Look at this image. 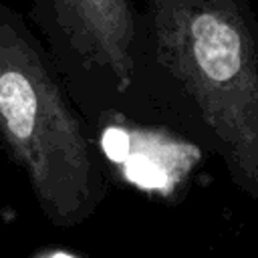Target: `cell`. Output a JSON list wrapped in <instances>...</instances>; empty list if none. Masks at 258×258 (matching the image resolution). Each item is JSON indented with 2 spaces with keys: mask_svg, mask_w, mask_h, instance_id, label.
Returning <instances> with one entry per match:
<instances>
[{
  "mask_svg": "<svg viewBox=\"0 0 258 258\" xmlns=\"http://www.w3.org/2000/svg\"><path fill=\"white\" fill-rule=\"evenodd\" d=\"M36 258H75L67 252H50V254H42V256H36Z\"/></svg>",
  "mask_w": 258,
  "mask_h": 258,
  "instance_id": "cell-4",
  "label": "cell"
},
{
  "mask_svg": "<svg viewBox=\"0 0 258 258\" xmlns=\"http://www.w3.org/2000/svg\"><path fill=\"white\" fill-rule=\"evenodd\" d=\"M26 20L95 133L113 121L145 123L135 0H30Z\"/></svg>",
  "mask_w": 258,
  "mask_h": 258,
  "instance_id": "cell-3",
  "label": "cell"
},
{
  "mask_svg": "<svg viewBox=\"0 0 258 258\" xmlns=\"http://www.w3.org/2000/svg\"><path fill=\"white\" fill-rule=\"evenodd\" d=\"M137 83L145 123L258 177V18L250 0H143Z\"/></svg>",
  "mask_w": 258,
  "mask_h": 258,
  "instance_id": "cell-1",
  "label": "cell"
},
{
  "mask_svg": "<svg viewBox=\"0 0 258 258\" xmlns=\"http://www.w3.org/2000/svg\"><path fill=\"white\" fill-rule=\"evenodd\" d=\"M0 149L52 220L79 212L99 187L97 133L73 103L42 40L0 0Z\"/></svg>",
  "mask_w": 258,
  "mask_h": 258,
  "instance_id": "cell-2",
  "label": "cell"
}]
</instances>
